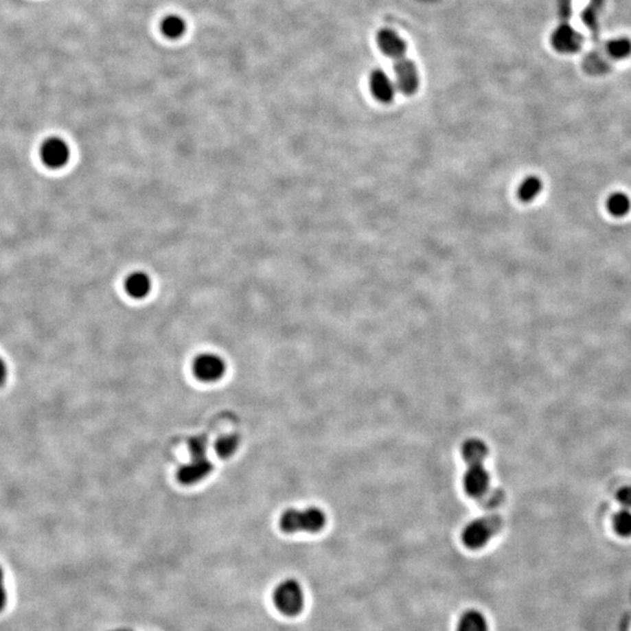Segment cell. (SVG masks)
Instances as JSON below:
<instances>
[{
  "instance_id": "6da1fadb",
  "label": "cell",
  "mask_w": 631,
  "mask_h": 631,
  "mask_svg": "<svg viewBox=\"0 0 631 631\" xmlns=\"http://www.w3.org/2000/svg\"><path fill=\"white\" fill-rule=\"evenodd\" d=\"M487 447L482 439H469L462 444V456L468 469L463 479V486L468 496L477 499L485 506L496 497L498 490H490V476L484 467Z\"/></svg>"
},
{
  "instance_id": "7a4b0ae2",
  "label": "cell",
  "mask_w": 631,
  "mask_h": 631,
  "mask_svg": "<svg viewBox=\"0 0 631 631\" xmlns=\"http://www.w3.org/2000/svg\"><path fill=\"white\" fill-rule=\"evenodd\" d=\"M325 514L318 507H308L306 510L286 511L279 519V526L286 534L309 532L317 534L325 526Z\"/></svg>"
},
{
  "instance_id": "3957f363",
  "label": "cell",
  "mask_w": 631,
  "mask_h": 631,
  "mask_svg": "<svg viewBox=\"0 0 631 631\" xmlns=\"http://www.w3.org/2000/svg\"><path fill=\"white\" fill-rule=\"evenodd\" d=\"M502 518L489 514L469 523L462 531V542L470 549H479L502 529Z\"/></svg>"
},
{
  "instance_id": "277c9868",
  "label": "cell",
  "mask_w": 631,
  "mask_h": 631,
  "mask_svg": "<svg viewBox=\"0 0 631 631\" xmlns=\"http://www.w3.org/2000/svg\"><path fill=\"white\" fill-rule=\"evenodd\" d=\"M273 602L283 615L294 617L304 607V593L301 584L294 579H286L274 589Z\"/></svg>"
},
{
  "instance_id": "5b68a950",
  "label": "cell",
  "mask_w": 631,
  "mask_h": 631,
  "mask_svg": "<svg viewBox=\"0 0 631 631\" xmlns=\"http://www.w3.org/2000/svg\"><path fill=\"white\" fill-rule=\"evenodd\" d=\"M395 73L396 88L406 95L415 94L419 89V71L413 61L406 58V53L395 55L392 58Z\"/></svg>"
},
{
  "instance_id": "8992f818",
  "label": "cell",
  "mask_w": 631,
  "mask_h": 631,
  "mask_svg": "<svg viewBox=\"0 0 631 631\" xmlns=\"http://www.w3.org/2000/svg\"><path fill=\"white\" fill-rule=\"evenodd\" d=\"M40 159L49 169L63 168L69 161V148L67 143L59 137L45 139L39 150Z\"/></svg>"
},
{
  "instance_id": "52a82bcc",
  "label": "cell",
  "mask_w": 631,
  "mask_h": 631,
  "mask_svg": "<svg viewBox=\"0 0 631 631\" xmlns=\"http://www.w3.org/2000/svg\"><path fill=\"white\" fill-rule=\"evenodd\" d=\"M226 365L216 354H201L193 364V372L199 380L213 382L224 376Z\"/></svg>"
},
{
  "instance_id": "ba28073f",
  "label": "cell",
  "mask_w": 631,
  "mask_h": 631,
  "mask_svg": "<svg viewBox=\"0 0 631 631\" xmlns=\"http://www.w3.org/2000/svg\"><path fill=\"white\" fill-rule=\"evenodd\" d=\"M191 463L178 470L176 477L178 481L184 485H192L200 482L201 479H206L208 474L213 471L212 462L208 461L207 457H192Z\"/></svg>"
},
{
  "instance_id": "9c48e42d",
  "label": "cell",
  "mask_w": 631,
  "mask_h": 631,
  "mask_svg": "<svg viewBox=\"0 0 631 631\" xmlns=\"http://www.w3.org/2000/svg\"><path fill=\"white\" fill-rule=\"evenodd\" d=\"M554 48L561 53H574L581 48L582 36L569 25H561L552 36Z\"/></svg>"
},
{
  "instance_id": "30bf717a",
  "label": "cell",
  "mask_w": 631,
  "mask_h": 631,
  "mask_svg": "<svg viewBox=\"0 0 631 631\" xmlns=\"http://www.w3.org/2000/svg\"><path fill=\"white\" fill-rule=\"evenodd\" d=\"M369 89L379 102L387 104L395 96L396 83L384 71L376 69L369 78Z\"/></svg>"
},
{
  "instance_id": "8fae6325",
  "label": "cell",
  "mask_w": 631,
  "mask_h": 631,
  "mask_svg": "<svg viewBox=\"0 0 631 631\" xmlns=\"http://www.w3.org/2000/svg\"><path fill=\"white\" fill-rule=\"evenodd\" d=\"M150 290H151V279L144 273H135V274L130 275L126 279V291L131 297H146Z\"/></svg>"
},
{
  "instance_id": "7c38bea8",
  "label": "cell",
  "mask_w": 631,
  "mask_h": 631,
  "mask_svg": "<svg viewBox=\"0 0 631 631\" xmlns=\"http://www.w3.org/2000/svg\"><path fill=\"white\" fill-rule=\"evenodd\" d=\"M159 28H161V34L165 38L176 40L181 39V36H184L186 30H187V26H186L184 18H181V16H176V14H169V16L163 18Z\"/></svg>"
},
{
  "instance_id": "4fadbf2b",
  "label": "cell",
  "mask_w": 631,
  "mask_h": 631,
  "mask_svg": "<svg viewBox=\"0 0 631 631\" xmlns=\"http://www.w3.org/2000/svg\"><path fill=\"white\" fill-rule=\"evenodd\" d=\"M456 631H489V626L482 612L471 609L461 616Z\"/></svg>"
},
{
  "instance_id": "5bb4252c",
  "label": "cell",
  "mask_w": 631,
  "mask_h": 631,
  "mask_svg": "<svg viewBox=\"0 0 631 631\" xmlns=\"http://www.w3.org/2000/svg\"><path fill=\"white\" fill-rule=\"evenodd\" d=\"M542 190V183L538 176H527L518 188V198L523 203L534 200Z\"/></svg>"
},
{
  "instance_id": "9a60e30c",
  "label": "cell",
  "mask_w": 631,
  "mask_h": 631,
  "mask_svg": "<svg viewBox=\"0 0 631 631\" xmlns=\"http://www.w3.org/2000/svg\"><path fill=\"white\" fill-rule=\"evenodd\" d=\"M609 213L614 216H627L631 208V201L627 194L622 192L612 193L607 201Z\"/></svg>"
},
{
  "instance_id": "2e32d148",
  "label": "cell",
  "mask_w": 631,
  "mask_h": 631,
  "mask_svg": "<svg viewBox=\"0 0 631 631\" xmlns=\"http://www.w3.org/2000/svg\"><path fill=\"white\" fill-rule=\"evenodd\" d=\"M612 527L619 537H631V510L623 507L617 511L612 518Z\"/></svg>"
},
{
  "instance_id": "e0dca14e",
  "label": "cell",
  "mask_w": 631,
  "mask_h": 631,
  "mask_svg": "<svg viewBox=\"0 0 631 631\" xmlns=\"http://www.w3.org/2000/svg\"><path fill=\"white\" fill-rule=\"evenodd\" d=\"M608 51L614 59H627L631 55V40L617 38L608 43Z\"/></svg>"
},
{
  "instance_id": "ac0fdd59",
  "label": "cell",
  "mask_w": 631,
  "mask_h": 631,
  "mask_svg": "<svg viewBox=\"0 0 631 631\" xmlns=\"http://www.w3.org/2000/svg\"><path fill=\"white\" fill-rule=\"evenodd\" d=\"M238 446H239V439L236 436H224L218 439L216 444V454L221 459H228L236 452Z\"/></svg>"
},
{
  "instance_id": "d6986e66",
  "label": "cell",
  "mask_w": 631,
  "mask_h": 631,
  "mask_svg": "<svg viewBox=\"0 0 631 631\" xmlns=\"http://www.w3.org/2000/svg\"><path fill=\"white\" fill-rule=\"evenodd\" d=\"M207 439L205 436H196L190 439V451L192 457H206Z\"/></svg>"
},
{
  "instance_id": "ffe728a7",
  "label": "cell",
  "mask_w": 631,
  "mask_h": 631,
  "mask_svg": "<svg viewBox=\"0 0 631 631\" xmlns=\"http://www.w3.org/2000/svg\"><path fill=\"white\" fill-rule=\"evenodd\" d=\"M616 497L621 505L631 510V485L623 486L622 489H619Z\"/></svg>"
},
{
  "instance_id": "44dd1931",
  "label": "cell",
  "mask_w": 631,
  "mask_h": 631,
  "mask_svg": "<svg viewBox=\"0 0 631 631\" xmlns=\"http://www.w3.org/2000/svg\"><path fill=\"white\" fill-rule=\"evenodd\" d=\"M8 589L5 586V574L4 569L0 566V612L4 610L8 606Z\"/></svg>"
},
{
  "instance_id": "7402d4cb",
  "label": "cell",
  "mask_w": 631,
  "mask_h": 631,
  "mask_svg": "<svg viewBox=\"0 0 631 631\" xmlns=\"http://www.w3.org/2000/svg\"><path fill=\"white\" fill-rule=\"evenodd\" d=\"M8 379V367L6 361L0 357V389L4 387Z\"/></svg>"
},
{
  "instance_id": "603a6c76",
  "label": "cell",
  "mask_w": 631,
  "mask_h": 631,
  "mask_svg": "<svg viewBox=\"0 0 631 631\" xmlns=\"http://www.w3.org/2000/svg\"><path fill=\"white\" fill-rule=\"evenodd\" d=\"M111 631H133L131 629H128V628H119V629H115V630Z\"/></svg>"
}]
</instances>
